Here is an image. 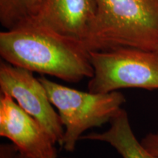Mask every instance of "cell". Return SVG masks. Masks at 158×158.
<instances>
[{"label":"cell","mask_w":158,"mask_h":158,"mask_svg":"<svg viewBox=\"0 0 158 158\" xmlns=\"http://www.w3.org/2000/svg\"><path fill=\"white\" fill-rule=\"evenodd\" d=\"M0 55L14 66L67 82L94 75L90 51L84 43L31 21L0 32Z\"/></svg>","instance_id":"1"},{"label":"cell","mask_w":158,"mask_h":158,"mask_svg":"<svg viewBox=\"0 0 158 158\" xmlns=\"http://www.w3.org/2000/svg\"><path fill=\"white\" fill-rule=\"evenodd\" d=\"M84 44L89 51H158V0H96Z\"/></svg>","instance_id":"2"},{"label":"cell","mask_w":158,"mask_h":158,"mask_svg":"<svg viewBox=\"0 0 158 158\" xmlns=\"http://www.w3.org/2000/svg\"><path fill=\"white\" fill-rule=\"evenodd\" d=\"M38 78L58 110L64 128L61 147L68 152L74 151L86 130L110 122L126 102L124 96L117 91L110 93L85 92L59 84L44 76Z\"/></svg>","instance_id":"3"},{"label":"cell","mask_w":158,"mask_h":158,"mask_svg":"<svg viewBox=\"0 0 158 158\" xmlns=\"http://www.w3.org/2000/svg\"><path fill=\"white\" fill-rule=\"evenodd\" d=\"M94 75L88 84L92 93L125 88L158 89V51L133 48L90 51Z\"/></svg>","instance_id":"4"},{"label":"cell","mask_w":158,"mask_h":158,"mask_svg":"<svg viewBox=\"0 0 158 158\" xmlns=\"http://www.w3.org/2000/svg\"><path fill=\"white\" fill-rule=\"evenodd\" d=\"M0 92L11 97L19 106L40 124L54 143L62 145L64 128L48 93L32 72L2 60Z\"/></svg>","instance_id":"5"},{"label":"cell","mask_w":158,"mask_h":158,"mask_svg":"<svg viewBox=\"0 0 158 158\" xmlns=\"http://www.w3.org/2000/svg\"><path fill=\"white\" fill-rule=\"evenodd\" d=\"M0 135L28 158H56L55 143L34 118L7 94L0 96Z\"/></svg>","instance_id":"6"},{"label":"cell","mask_w":158,"mask_h":158,"mask_svg":"<svg viewBox=\"0 0 158 158\" xmlns=\"http://www.w3.org/2000/svg\"><path fill=\"white\" fill-rule=\"evenodd\" d=\"M96 7V0H41L34 16L27 21L84 42Z\"/></svg>","instance_id":"7"},{"label":"cell","mask_w":158,"mask_h":158,"mask_svg":"<svg viewBox=\"0 0 158 158\" xmlns=\"http://www.w3.org/2000/svg\"><path fill=\"white\" fill-rule=\"evenodd\" d=\"M110 126L103 133H91L81 139L109 143L122 158H158L138 141L130 126L127 113L121 108L110 120Z\"/></svg>","instance_id":"8"},{"label":"cell","mask_w":158,"mask_h":158,"mask_svg":"<svg viewBox=\"0 0 158 158\" xmlns=\"http://www.w3.org/2000/svg\"><path fill=\"white\" fill-rule=\"evenodd\" d=\"M41 0H0V22L5 29L17 27L34 16Z\"/></svg>","instance_id":"9"},{"label":"cell","mask_w":158,"mask_h":158,"mask_svg":"<svg viewBox=\"0 0 158 158\" xmlns=\"http://www.w3.org/2000/svg\"><path fill=\"white\" fill-rule=\"evenodd\" d=\"M0 158H28L21 154L14 144H2Z\"/></svg>","instance_id":"10"},{"label":"cell","mask_w":158,"mask_h":158,"mask_svg":"<svg viewBox=\"0 0 158 158\" xmlns=\"http://www.w3.org/2000/svg\"><path fill=\"white\" fill-rule=\"evenodd\" d=\"M141 142L148 151L158 156V133L148 134L142 138Z\"/></svg>","instance_id":"11"}]
</instances>
